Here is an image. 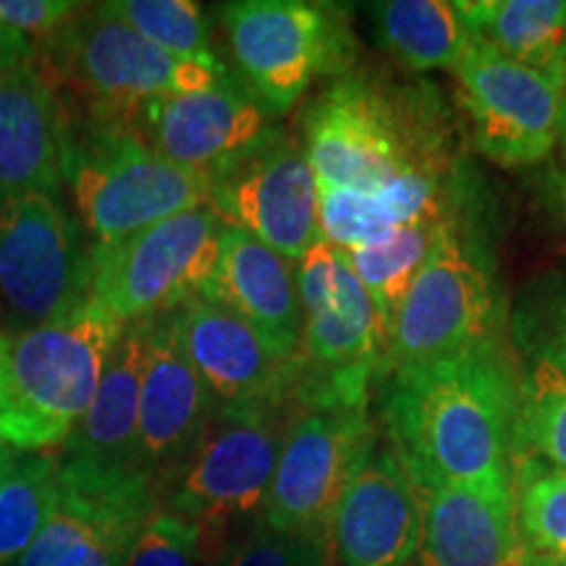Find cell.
I'll return each instance as SVG.
<instances>
[{
	"mask_svg": "<svg viewBox=\"0 0 566 566\" xmlns=\"http://www.w3.org/2000/svg\"><path fill=\"white\" fill-rule=\"evenodd\" d=\"M223 223L210 205L90 247V296L122 323L176 313L208 294Z\"/></svg>",
	"mask_w": 566,
	"mask_h": 566,
	"instance_id": "10",
	"label": "cell"
},
{
	"mask_svg": "<svg viewBox=\"0 0 566 566\" xmlns=\"http://www.w3.org/2000/svg\"><path fill=\"white\" fill-rule=\"evenodd\" d=\"M61 501V457L21 454L0 485V566L17 564Z\"/></svg>",
	"mask_w": 566,
	"mask_h": 566,
	"instance_id": "29",
	"label": "cell"
},
{
	"mask_svg": "<svg viewBox=\"0 0 566 566\" xmlns=\"http://www.w3.org/2000/svg\"><path fill=\"white\" fill-rule=\"evenodd\" d=\"M124 323L92 296L32 328L9 331L0 370V443L19 454L63 449L92 405Z\"/></svg>",
	"mask_w": 566,
	"mask_h": 566,
	"instance_id": "4",
	"label": "cell"
},
{
	"mask_svg": "<svg viewBox=\"0 0 566 566\" xmlns=\"http://www.w3.org/2000/svg\"><path fill=\"white\" fill-rule=\"evenodd\" d=\"M200 562L202 546L197 527L160 506L147 516L134 537L126 566H200Z\"/></svg>",
	"mask_w": 566,
	"mask_h": 566,
	"instance_id": "32",
	"label": "cell"
},
{
	"mask_svg": "<svg viewBox=\"0 0 566 566\" xmlns=\"http://www.w3.org/2000/svg\"><path fill=\"white\" fill-rule=\"evenodd\" d=\"M74 126L34 63L0 82V197L51 195L66 184Z\"/></svg>",
	"mask_w": 566,
	"mask_h": 566,
	"instance_id": "21",
	"label": "cell"
},
{
	"mask_svg": "<svg viewBox=\"0 0 566 566\" xmlns=\"http://www.w3.org/2000/svg\"><path fill=\"white\" fill-rule=\"evenodd\" d=\"M6 342H9V331L0 328V370H3V357H6Z\"/></svg>",
	"mask_w": 566,
	"mask_h": 566,
	"instance_id": "38",
	"label": "cell"
},
{
	"mask_svg": "<svg viewBox=\"0 0 566 566\" xmlns=\"http://www.w3.org/2000/svg\"><path fill=\"white\" fill-rule=\"evenodd\" d=\"M457 6L472 40L562 84L566 0H457Z\"/></svg>",
	"mask_w": 566,
	"mask_h": 566,
	"instance_id": "25",
	"label": "cell"
},
{
	"mask_svg": "<svg viewBox=\"0 0 566 566\" xmlns=\"http://www.w3.org/2000/svg\"><path fill=\"white\" fill-rule=\"evenodd\" d=\"M424 495L388 443L363 457L331 522L342 566H409L422 546Z\"/></svg>",
	"mask_w": 566,
	"mask_h": 566,
	"instance_id": "19",
	"label": "cell"
},
{
	"mask_svg": "<svg viewBox=\"0 0 566 566\" xmlns=\"http://www.w3.org/2000/svg\"><path fill=\"white\" fill-rule=\"evenodd\" d=\"M82 9L84 3L71 0H0V19L38 45Z\"/></svg>",
	"mask_w": 566,
	"mask_h": 566,
	"instance_id": "33",
	"label": "cell"
},
{
	"mask_svg": "<svg viewBox=\"0 0 566 566\" xmlns=\"http://www.w3.org/2000/svg\"><path fill=\"white\" fill-rule=\"evenodd\" d=\"M302 296L294 405L367 407L388 352V323L344 250L317 242L296 263Z\"/></svg>",
	"mask_w": 566,
	"mask_h": 566,
	"instance_id": "5",
	"label": "cell"
},
{
	"mask_svg": "<svg viewBox=\"0 0 566 566\" xmlns=\"http://www.w3.org/2000/svg\"><path fill=\"white\" fill-rule=\"evenodd\" d=\"M111 11L176 59L221 63L210 42L208 13L195 0H113Z\"/></svg>",
	"mask_w": 566,
	"mask_h": 566,
	"instance_id": "30",
	"label": "cell"
},
{
	"mask_svg": "<svg viewBox=\"0 0 566 566\" xmlns=\"http://www.w3.org/2000/svg\"><path fill=\"white\" fill-rule=\"evenodd\" d=\"M90 296V247L51 195L0 197V300L24 328Z\"/></svg>",
	"mask_w": 566,
	"mask_h": 566,
	"instance_id": "14",
	"label": "cell"
},
{
	"mask_svg": "<svg viewBox=\"0 0 566 566\" xmlns=\"http://www.w3.org/2000/svg\"><path fill=\"white\" fill-rule=\"evenodd\" d=\"M558 134H562V137H558V145H562L566 153V63L562 74V129H558Z\"/></svg>",
	"mask_w": 566,
	"mask_h": 566,
	"instance_id": "37",
	"label": "cell"
},
{
	"mask_svg": "<svg viewBox=\"0 0 566 566\" xmlns=\"http://www.w3.org/2000/svg\"><path fill=\"white\" fill-rule=\"evenodd\" d=\"M509 349L514 357L520 409L514 459H541L566 470V286L543 279L509 310Z\"/></svg>",
	"mask_w": 566,
	"mask_h": 566,
	"instance_id": "16",
	"label": "cell"
},
{
	"mask_svg": "<svg viewBox=\"0 0 566 566\" xmlns=\"http://www.w3.org/2000/svg\"><path fill=\"white\" fill-rule=\"evenodd\" d=\"M388 446L420 493L512 478L520 388L509 336L375 380Z\"/></svg>",
	"mask_w": 566,
	"mask_h": 566,
	"instance_id": "1",
	"label": "cell"
},
{
	"mask_svg": "<svg viewBox=\"0 0 566 566\" xmlns=\"http://www.w3.org/2000/svg\"><path fill=\"white\" fill-rule=\"evenodd\" d=\"M34 69L66 105L74 129H124L147 101L212 90L229 76L223 63L176 59L153 45L108 3H84L38 42Z\"/></svg>",
	"mask_w": 566,
	"mask_h": 566,
	"instance_id": "3",
	"label": "cell"
},
{
	"mask_svg": "<svg viewBox=\"0 0 566 566\" xmlns=\"http://www.w3.org/2000/svg\"><path fill=\"white\" fill-rule=\"evenodd\" d=\"M210 210L223 226L254 239L292 263L321 242V187L302 142L273 134L210 174Z\"/></svg>",
	"mask_w": 566,
	"mask_h": 566,
	"instance_id": "13",
	"label": "cell"
},
{
	"mask_svg": "<svg viewBox=\"0 0 566 566\" xmlns=\"http://www.w3.org/2000/svg\"><path fill=\"white\" fill-rule=\"evenodd\" d=\"M375 441L378 430L367 407L294 405L263 525L331 543L338 499Z\"/></svg>",
	"mask_w": 566,
	"mask_h": 566,
	"instance_id": "11",
	"label": "cell"
},
{
	"mask_svg": "<svg viewBox=\"0 0 566 566\" xmlns=\"http://www.w3.org/2000/svg\"><path fill=\"white\" fill-rule=\"evenodd\" d=\"M331 543L321 537L281 533L258 522L233 541L216 566H331Z\"/></svg>",
	"mask_w": 566,
	"mask_h": 566,
	"instance_id": "31",
	"label": "cell"
},
{
	"mask_svg": "<svg viewBox=\"0 0 566 566\" xmlns=\"http://www.w3.org/2000/svg\"><path fill=\"white\" fill-rule=\"evenodd\" d=\"M370 19L378 45L412 74L451 71L472 42L457 0H386Z\"/></svg>",
	"mask_w": 566,
	"mask_h": 566,
	"instance_id": "26",
	"label": "cell"
},
{
	"mask_svg": "<svg viewBox=\"0 0 566 566\" xmlns=\"http://www.w3.org/2000/svg\"><path fill=\"white\" fill-rule=\"evenodd\" d=\"M160 491L139 470L61 459V501L17 566H126Z\"/></svg>",
	"mask_w": 566,
	"mask_h": 566,
	"instance_id": "15",
	"label": "cell"
},
{
	"mask_svg": "<svg viewBox=\"0 0 566 566\" xmlns=\"http://www.w3.org/2000/svg\"><path fill=\"white\" fill-rule=\"evenodd\" d=\"M537 200L543 202V208L548 210V216L554 218V221L566 226V153L564 158L543 176Z\"/></svg>",
	"mask_w": 566,
	"mask_h": 566,
	"instance_id": "35",
	"label": "cell"
},
{
	"mask_svg": "<svg viewBox=\"0 0 566 566\" xmlns=\"http://www.w3.org/2000/svg\"><path fill=\"white\" fill-rule=\"evenodd\" d=\"M422 546L409 566H525L512 478L424 491Z\"/></svg>",
	"mask_w": 566,
	"mask_h": 566,
	"instance_id": "23",
	"label": "cell"
},
{
	"mask_svg": "<svg viewBox=\"0 0 566 566\" xmlns=\"http://www.w3.org/2000/svg\"><path fill=\"white\" fill-rule=\"evenodd\" d=\"M176 166L212 174L275 132L273 113L233 76L205 92L155 97L124 126Z\"/></svg>",
	"mask_w": 566,
	"mask_h": 566,
	"instance_id": "17",
	"label": "cell"
},
{
	"mask_svg": "<svg viewBox=\"0 0 566 566\" xmlns=\"http://www.w3.org/2000/svg\"><path fill=\"white\" fill-rule=\"evenodd\" d=\"M216 412L212 396L184 346L179 315L147 321L137 467L160 491L174 483Z\"/></svg>",
	"mask_w": 566,
	"mask_h": 566,
	"instance_id": "18",
	"label": "cell"
},
{
	"mask_svg": "<svg viewBox=\"0 0 566 566\" xmlns=\"http://www.w3.org/2000/svg\"><path fill=\"white\" fill-rule=\"evenodd\" d=\"M475 150L501 168L546 163L562 129V84L554 76L470 42L451 69Z\"/></svg>",
	"mask_w": 566,
	"mask_h": 566,
	"instance_id": "12",
	"label": "cell"
},
{
	"mask_svg": "<svg viewBox=\"0 0 566 566\" xmlns=\"http://www.w3.org/2000/svg\"><path fill=\"white\" fill-rule=\"evenodd\" d=\"M509 307L493 254L470 216L451 218L391 321L380 375L506 336ZM378 375V378H380Z\"/></svg>",
	"mask_w": 566,
	"mask_h": 566,
	"instance_id": "6",
	"label": "cell"
},
{
	"mask_svg": "<svg viewBox=\"0 0 566 566\" xmlns=\"http://www.w3.org/2000/svg\"><path fill=\"white\" fill-rule=\"evenodd\" d=\"M512 493L522 562L566 566V470L541 459H514Z\"/></svg>",
	"mask_w": 566,
	"mask_h": 566,
	"instance_id": "27",
	"label": "cell"
},
{
	"mask_svg": "<svg viewBox=\"0 0 566 566\" xmlns=\"http://www.w3.org/2000/svg\"><path fill=\"white\" fill-rule=\"evenodd\" d=\"M244 87L283 116L317 80L349 74L357 42L346 13L310 0H239L218 11Z\"/></svg>",
	"mask_w": 566,
	"mask_h": 566,
	"instance_id": "8",
	"label": "cell"
},
{
	"mask_svg": "<svg viewBox=\"0 0 566 566\" xmlns=\"http://www.w3.org/2000/svg\"><path fill=\"white\" fill-rule=\"evenodd\" d=\"M317 187L373 192L405 176H459L457 126L430 82L349 71L304 113Z\"/></svg>",
	"mask_w": 566,
	"mask_h": 566,
	"instance_id": "2",
	"label": "cell"
},
{
	"mask_svg": "<svg viewBox=\"0 0 566 566\" xmlns=\"http://www.w3.org/2000/svg\"><path fill=\"white\" fill-rule=\"evenodd\" d=\"M294 405L279 409H216L208 428L163 501L200 533L202 562H221L229 533L263 522L275 464Z\"/></svg>",
	"mask_w": 566,
	"mask_h": 566,
	"instance_id": "7",
	"label": "cell"
},
{
	"mask_svg": "<svg viewBox=\"0 0 566 566\" xmlns=\"http://www.w3.org/2000/svg\"><path fill=\"white\" fill-rule=\"evenodd\" d=\"M202 300L223 304L242 317L281 359L300 357L302 296L296 263L252 233L223 226L218 268Z\"/></svg>",
	"mask_w": 566,
	"mask_h": 566,
	"instance_id": "22",
	"label": "cell"
},
{
	"mask_svg": "<svg viewBox=\"0 0 566 566\" xmlns=\"http://www.w3.org/2000/svg\"><path fill=\"white\" fill-rule=\"evenodd\" d=\"M27 63H34V40L0 19V82Z\"/></svg>",
	"mask_w": 566,
	"mask_h": 566,
	"instance_id": "34",
	"label": "cell"
},
{
	"mask_svg": "<svg viewBox=\"0 0 566 566\" xmlns=\"http://www.w3.org/2000/svg\"><path fill=\"white\" fill-rule=\"evenodd\" d=\"M184 346L216 409H279L294 405L300 363L281 359L223 304L192 300L176 310Z\"/></svg>",
	"mask_w": 566,
	"mask_h": 566,
	"instance_id": "20",
	"label": "cell"
},
{
	"mask_svg": "<svg viewBox=\"0 0 566 566\" xmlns=\"http://www.w3.org/2000/svg\"><path fill=\"white\" fill-rule=\"evenodd\" d=\"M66 184L92 244L118 242L210 200L208 174L176 166L122 126L74 129Z\"/></svg>",
	"mask_w": 566,
	"mask_h": 566,
	"instance_id": "9",
	"label": "cell"
},
{
	"mask_svg": "<svg viewBox=\"0 0 566 566\" xmlns=\"http://www.w3.org/2000/svg\"><path fill=\"white\" fill-rule=\"evenodd\" d=\"M19 457H21L19 451L9 449V446H6V443H0V485H3V483H6V478L11 475L13 464H17V459H19Z\"/></svg>",
	"mask_w": 566,
	"mask_h": 566,
	"instance_id": "36",
	"label": "cell"
},
{
	"mask_svg": "<svg viewBox=\"0 0 566 566\" xmlns=\"http://www.w3.org/2000/svg\"><path fill=\"white\" fill-rule=\"evenodd\" d=\"M441 229L443 223H409L346 250L354 273H357V279L363 281L373 302L384 313L388 334H391L396 310H399L401 300H405L424 260H428L430 250L436 247Z\"/></svg>",
	"mask_w": 566,
	"mask_h": 566,
	"instance_id": "28",
	"label": "cell"
},
{
	"mask_svg": "<svg viewBox=\"0 0 566 566\" xmlns=\"http://www.w3.org/2000/svg\"><path fill=\"white\" fill-rule=\"evenodd\" d=\"M145 354L147 321L124 323L122 336L116 338L103 367L92 405L63 446V457L103 470H139L137 436Z\"/></svg>",
	"mask_w": 566,
	"mask_h": 566,
	"instance_id": "24",
	"label": "cell"
}]
</instances>
